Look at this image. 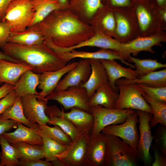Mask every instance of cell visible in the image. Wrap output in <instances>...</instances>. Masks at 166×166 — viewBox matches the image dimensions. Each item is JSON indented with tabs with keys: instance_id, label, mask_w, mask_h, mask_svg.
I'll return each instance as SVG.
<instances>
[{
	"instance_id": "7402d4cb",
	"label": "cell",
	"mask_w": 166,
	"mask_h": 166,
	"mask_svg": "<svg viewBox=\"0 0 166 166\" xmlns=\"http://www.w3.org/2000/svg\"><path fill=\"white\" fill-rule=\"evenodd\" d=\"M108 77L109 83L116 92L118 89L115 82L116 81L122 77L127 79H133L139 77L136 70L126 68L122 66L115 60H100Z\"/></svg>"
},
{
	"instance_id": "1f68e13d",
	"label": "cell",
	"mask_w": 166,
	"mask_h": 166,
	"mask_svg": "<svg viewBox=\"0 0 166 166\" xmlns=\"http://www.w3.org/2000/svg\"><path fill=\"white\" fill-rule=\"evenodd\" d=\"M31 1L34 15L30 27L43 20L54 10L61 9L57 0H32Z\"/></svg>"
},
{
	"instance_id": "74e56055",
	"label": "cell",
	"mask_w": 166,
	"mask_h": 166,
	"mask_svg": "<svg viewBox=\"0 0 166 166\" xmlns=\"http://www.w3.org/2000/svg\"><path fill=\"white\" fill-rule=\"evenodd\" d=\"M38 130L45 136L60 143L69 145L72 142L70 137L58 126L50 127L46 124L39 125Z\"/></svg>"
},
{
	"instance_id": "2e32d148",
	"label": "cell",
	"mask_w": 166,
	"mask_h": 166,
	"mask_svg": "<svg viewBox=\"0 0 166 166\" xmlns=\"http://www.w3.org/2000/svg\"><path fill=\"white\" fill-rule=\"evenodd\" d=\"M94 31L95 34L92 37L77 45L69 48H63L53 44L52 48L56 52H64L84 47H95L117 51L121 54V43L101 32Z\"/></svg>"
},
{
	"instance_id": "681fc988",
	"label": "cell",
	"mask_w": 166,
	"mask_h": 166,
	"mask_svg": "<svg viewBox=\"0 0 166 166\" xmlns=\"http://www.w3.org/2000/svg\"><path fill=\"white\" fill-rule=\"evenodd\" d=\"M12 0H0V22L2 21L9 5Z\"/></svg>"
},
{
	"instance_id": "ab89813d",
	"label": "cell",
	"mask_w": 166,
	"mask_h": 166,
	"mask_svg": "<svg viewBox=\"0 0 166 166\" xmlns=\"http://www.w3.org/2000/svg\"><path fill=\"white\" fill-rule=\"evenodd\" d=\"M147 94L157 100L166 103V86L156 87L137 84Z\"/></svg>"
},
{
	"instance_id": "8fae6325",
	"label": "cell",
	"mask_w": 166,
	"mask_h": 166,
	"mask_svg": "<svg viewBox=\"0 0 166 166\" xmlns=\"http://www.w3.org/2000/svg\"><path fill=\"white\" fill-rule=\"evenodd\" d=\"M90 132L80 133L66 150L56 156L64 166H85V160Z\"/></svg>"
},
{
	"instance_id": "44dd1931",
	"label": "cell",
	"mask_w": 166,
	"mask_h": 166,
	"mask_svg": "<svg viewBox=\"0 0 166 166\" xmlns=\"http://www.w3.org/2000/svg\"><path fill=\"white\" fill-rule=\"evenodd\" d=\"M89 24L94 31L101 32L114 38L116 22L113 10L103 6L97 11Z\"/></svg>"
},
{
	"instance_id": "f1b7e54d",
	"label": "cell",
	"mask_w": 166,
	"mask_h": 166,
	"mask_svg": "<svg viewBox=\"0 0 166 166\" xmlns=\"http://www.w3.org/2000/svg\"><path fill=\"white\" fill-rule=\"evenodd\" d=\"M115 83L116 85L119 84L136 83L156 87L166 86V69L154 71L133 79H119L116 81Z\"/></svg>"
},
{
	"instance_id": "60d3db41",
	"label": "cell",
	"mask_w": 166,
	"mask_h": 166,
	"mask_svg": "<svg viewBox=\"0 0 166 166\" xmlns=\"http://www.w3.org/2000/svg\"><path fill=\"white\" fill-rule=\"evenodd\" d=\"M153 136L155 142L154 145L166 155V125L160 124L156 129Z\"/></svg>"
},
{
	"instance_id": "f35d334b",
	"label": "cell",
	"mask_w": 166,
	"mask_h": 166,
	"mask_svg": "<svg viewBox=\"0 0 166 166\" xmlns=\"http://www.w3.org/2000/svg\"><path fill=\"white\" fill-rule=\"evenodd\" d=\"M46 115L49 119L48 124L58 126L69 136L72 141L74 140L80 133L74 125L66 119L51 114Z\"/></svg>"
},
{
	"instance_id": "d4e9b609",
	"label": "cell",
	"mask_w": 166,
	"mask_h": 166,
	"mask_svg": "<svg viewBox=\"0 0 166 166\" xmlns=\"http://www.w3.org/2000/svg\"><path fill=\"white\" fill-rule=\"evenodd\" d=\"M91 73L88 80L81 85L86 89L89 99L102 85L109 82L105 70L99 60L90 59Z\"/></svg>"
},
{
	"instance_id": "836d02e7",
	"label": "cell",
	"mask_w": 166,
	"mask_h": 166,
	"mask_svg": "<svg viewBox=\"0 0 166 166\" xmlns=\"http://www.w3.org/2000/svg\"><path fill=\"white\" fill-rule=\"evenodd\" d=\"M142 96L152 110L153 116L149 123L150 127H154L159 123L166 125V103L155 100L144 92Z\"/></svg>"
},
{
	"instance_id": "7a4b0ae2",
	"label": "cell",
	"mask_w": 166,
	"mask_h": 166,
	"mask_svg": "<svg viewBox=\"0 0 166 166\" xmlns=\"http://www.w3.org/2000/svg\"><path fill=\"white\" fill-rule=\"evenodd\" d=\"M1 49L6 55L16 62L28 65L32 71L38 74L57 70L67 64L53 49L43 42L26 45L7 42Z\"/></svg>"
},
{
	"instance_id": "cb8c5ba5",
	"label": "cell",
	"mask_w": 166,
	"mask_h": 166,
	"mask_svg": "<svg viewBox=\"0 0 166 166\" xmlns=\"http://www.w3.org/2000/svg\"><path fill=\"white\" fill-rule=\"evenodd\" d=\"M103 6L101 0H69L68 9L83 22L89 24L95 14Z\"/></svg>"
},
{
	"instance_id": "f546056e",
	"label": "cell",
	"mask_w": 166,
	"mask_h": 166,
	"mask_svg": "<svg viewBox=\"0 0 166 166\" xmlns=\"http://www.w3.org/2000/svg\"><path fill=\"white\" fill-rule=\"evenodd\" d=\"M15 149L20 161H31L45 158L42 145L26 143L10 144Z\"/></svg>"
},
{
	"instance_id": "ac0fdd59",
	"label": "cell",
	"mask_w": 166,
	"mask_h": 166,
	"mask_svg": "<svg viewBox=\"0 0 166 166\" xmlns=\"http://www.w3.org/2000/svg\"><path fill=\"white\" fill-rule=\"evenodd\" d=\"M106 134L102 132L90 135L86 156L85 166H105Z\"/></svg>"
},
{
	"instance_id": "f6af8a7d",
	"label": "cell",
	"mask_w": 166,
	"mask_h": 166,
	"mask_svg": "<svg viewBox=\"0 0 166 166\" xmlns=\"http://www.w3.org/2000/svg\"><path fill=\"white\" fill-rule=\"evenodd\" d=\"M11 31L7 24L5 22H0V47L1 48L7 42Z\"/></svg>"
},
{
	"instance_id": "db71d44e",
	"label": "cell",
	"mask_w": 166,
	"mask_h": 166,
	"mask_svg": "<svg viewBox=\"0 0 166 166\" xmlns=\"http://www.w3.org/2000/svg\"><path fill=\"white\" fill-rule=\"evenodd\" d=\"M156 2L160 7H166V0H155Z\"/></svg>"
},
{
	"instance_id": "6da1fadb",
	"label": "cell",
	"mask_w": 166,
	"mask_h": 166,
	"mask_svg": "<svg viewBox=\"0 0 166 166\" xmlns=\"http://www.w3.org/2000/svg\"><path fill=\"white\" fill-rule=\"evenodd\" d=\"M38 31L45 40L63 48L78 45L92 37L95 31L69 9H58L45 19L30 27Z\"/></svg>"
},
{
	"instance_id": "e0dca14e",
	"label": "cell",
	"mask_w": 166,
	"mask_h": 166,
	"mask_svg": "<svg viewBox=\"0 0 166 166\" xmlns=\"http://www.w3.org/2000/svg\"><path fill=\"white\" fill-rule=\"evenodd\" d=\"M91 70L90 59H81L77 66L69 71L61 79L54 91L65 90L71 87L80 85L88 80Z\"/></svg>"
},
{
	"instance_id": "4316f807",
	"label": "cell",
	"mask_w": 166,
	"mask_h": 166,
	"mask_svg": "<svg viewBox=\"0 0 166 166\" xmlns=\"http://www.w3.org/2000/svg\"><path fill=\"white\" fill-rule=\"evenodd\" d=\"M118 96L109 82L105 83L97 88L94 94L89 99V107L100 105L110 109L115 108Z\"/></svg>"
},
{
	"instance_id": "ee69618b",
	"label": "cell",
	"mask_w": 166,
	"mask_h": 166,
	"mask_svg": "<svg viewBox=\"0 0 166 166\" xmlns=\"http://www.w3.org/2000/svg\"><path fill=\"white\" fill-rule=\"evenodd\" d=\"M151 147L154 152V160L152 163V166H166V155L160 151L154 145Z\"/></svg>"
},
{
	"instance_id": "b9f144b4",
	"label": "cell",
	"mask_w": 166,
	"mask_h": 166,
	"mask_svg": "<svg viewBox=\"0 0 166 166\" xmlns=\"http://www.w3.org/2000/svg\"><path fill=\"white\" fill-rule=\"evenodd\" d=\"M103 6L113 9L123 8H132L135 0H101Z\"/></svg>"
},
{
	"instance_id": "ba28073f",
	"label": "cell",
	"mask_w": 166,
	"mask_h": 166,
	"mask_svg": "<svg viewBox=\"0 0 166 166\" xmlns=\"http://www.w3.org/2000/svg\"><path fill=\"white\" fill-rule=\"evenodd\" d=\"M116 19L114 38L126 43L139 36L138 25L132 8L113 9Z\"/></svg>"
},
{
	"instance_id": "4dcf8cb0",
	"label": "cell",
	"mask_w": 166,
	"mask_h": 166,
	"mask_svg": "<svg viewBox=\"0 0 166 166\" xmlns=\"http://www.w3.org/2000/svg\"><path fill=\"white\" fill-rule=\"evenodd\" d=\"M44 41V38L40 33L31 27H28L23 31L11 32L7 42L31 45L43 43Z\"/></svg>"
},
{
	"instance_id": "5b68a950",
	"label": "cell",
	"mask_w": 166,
	"mask_h": 166,
	"mask_svg": "<svg viewBox=\"0 0 166 166\" xmlns=\"http://www.w3.org/2000/svg\"><path fill=\"white\" fill-rule=\"evenodd\" d=\"M34 15L31 0H14L9 4L2 21L11 32L24 30L31 25Z\"/></svg>"
},
{
	"instance_id": "277c9868",
	"label": "cell",
	"mask_w": 166,
	"mask_h": 166,
	"mask_svg": "<svg viewBox=\"0 0 166 166\" xmlns=\"http://www.w3.org/2000/svg\"><path fill=\"white\" fill-rule=\"evenodd\" d=\"M105 166H135L140 158L138 154L120 138L106 134Z\"/></svg>"
},
{
	"instance_id": "4fadbf2b",
	"label": "cell",
	"mask_w": 166,
	"mask_h": 166,
	"mask_svg": "<svg viewBox=\"0 0 166 166\" xmlns=\"http://www.w3.org/2000/svg\"><path fill=\"white\" fill-rule=\"evenodd\" d=\"M139 119L140 131L137 151L140 158L144 165H151L152 158L150 153V149L153 140L149 123L152 117V113L136 110Z\"/></svg>"
},
{
	"instance_id": "484cf974",
	"label": "cell",
	"mask_w": 166,
	"mask_h": 166,
	"mask_svg": "<svg viewBox=\"0 0 166 166\" xmlns=\"http://www.w3.org/2000/svg\"><path fill=\"white\" fill-rule=\"evenodd\" d=\"M29 70L31 68L24 64L0 59V85L7 83L14 86L22 75Z\"/></svg>"
},
{
	"instance_id": "9c48e42d",
	"label": "cell",
	"mask_w": 166,
	"mask_h": 166,
	"mask_svg": "<svg viewBox=\"0 0 166 166\" xmlns=\"http://www.w3.org/2000/svg\"><path fill=\"white\" fill-rule=\"evenodd\" d=\"M45 98L48 101H56L65 110L76 107L90 112L86 91L81 85L71 87L65 90L54 91Z\"/></svg>"
},
{
	"instance_id": "7dc6e473",
	"label": "cell",
	"mask_w": 166,
	"mask_h": 166,
	"mask_svg": "<svg viewBox=\"0 0 166 166\" xmlns=\"http://www.w3.org/2000/svg\"><path fill=\"white\" fill-rule=\"evenodd\" d=\"M19 166H52V165L51 161L40 159L31 161H20Z\"/></svg>"
},
{
	"instance_id": "c3c4849f",
	"label": "cell",
	"mask_w": 166,
	"mask_h": 166,
	"mask_svg": "<svg viewBox=\"0 0 166 166\" xmlns=\"http://www.w3.org/2000/svg\"><path fill=\"white\" fill-rule=\"evenodd\" d=\"M14 86L7 83H4L0 86V100L10 92L14 89Z\"/></svg>"
},
{
	"instance_id": "603a6c76",
	"label": "cell",
	"mask_w": 166,
	"mask_h": 166,
	"mask_svg": "<svg viewBox=\"0 0 166 166\" xmlns=\"http://www.w3.org/2000/svg\"><path fill=\"white\" fill-rule=\"evenodd\" d=\"M38 130L18 122L14 131L10 132H6L2 135L10 144L26 143L42 145V139L38 133Z\"/></svg>"
},
{
	"instance_id": "ffe728a7",
	"label": "cell",
	"mask_w": 166,
	"mask_h": 166,
	"mask_svg": "<svg viewBox=\"0 0 166 166\" xmlns=\"http://www.w3.org/2000/svg\"><path fill=\"white\" fill-rule=\"evenodd\" d=\"M67 63L71 60L76 58L97 60H119L123 64L131 67L133 65L124 60L120 52L117 51L101 49L93 52L77 51L74 49L64 52H56Z\"/></svg>"
},
{
	"instance_id": "8d00e7d4",
	"label": "cell",
	"mask_w": 166,
	"mask_h": 166,
	"mask_svg": "<svg viewBox=\"0 0 166 166\" xmlns=\"http://www.w3.org/2000/svg\"><path fill=\"white\" fill-rule=\"evenodd\" d=\"M127 60L129 62H133L139 76H143L155 71L157 69L165 68L166 64L158 62L156 59H140L130 55Z\"/></svg>"
},
{
	"instance_id": "3957f363",
	"label": "cell",
	"mask_w": 166,
	"mask_h": 166,
	"mask_svg": "<svg viewBox=\"0 0 166 166\" xmlns=\"http://www.w3.org/2000/svg\"><path fill=\"white\" fill-rule=\"evenodd\" d=\"M133 9L139 36L149 35L166 29V23L159 16L155 0H135Z\"/></svg>"
},
{
	"instance_id": "f907efd6",
	"label": "cell",
	"mask_w": 166,
	"mask_h": 166,
	"mask_svg": "<svg viewBox=\"0 0 166 166\" xmlns=\"http://www.w3.org/2000/svg\"><path fill=\"white\" fill-rule=\"evenodd\" d=\"M158 12L159 16L162 20L166 23V7H159Z\"/></svg>"
},
{
	"instance_id": "52a82bcc",
	"label": "cell",
	"mask_w": 166,
	"mask_h": 166,
	"mask_svg": "<svg viewBox=\"0 0 166 166\" xmlns=\"http://www.w3.org/2000/svg\"><path fill=\"white\" fill-rule=\"evenodd\" d=\"M119 91L115 108L130 109L152 114L150 105L142 96L144 91L137 84L130 83L116 85Z\"/></svg>"
},
{
	"instance_id": "d6a6232c",
	"label": "cell",
	"mask_w": 166,
	"mask_h": 166,
	"mask_svg": "<svg viewBox=\"0 0 166 166\" xmlns=\"http://www.w3.org/2000/svg\"><path fill=\"white\" fill-rule=\"evenodd\" d=\"M0 117L4 119L13 120L36 130L38 129L37 124L30 121L25 116L21 98L18 97L12 105L0 115Z\"/></svg>"
},
{
	"instance_id": "e575fe53",
	"label": "cell",
	"mask_w": 166,
	"mask_h": 166,
	"mask_svg": "<svg viewBox=\"0 0 166 166\" xmlns=\"http://www.w3.org/2000/svg\"><path fill=\"white\" fill-rule=\"evenodd\" d=\"M0 145L2 148L0 166L19 165L20 160L15 149L2 135L0 136Z\"/></svg>"
},
{
	"instance_id": "bcb514c9",
	"label": "cell",
	"mask_w": 166,
	"mask_h": 166,
	"mask_svg": "<svg viewBox=\"0 0 166 166\" xmlns=\"http://www.w3.org/2000/svg\"><path fill=\"white\" fill-rule=\"evenodd\" d=\"M17 123L13 120L4 119L0 117V136L13 128H16Z\"/></svg>"
},
{
	"instance_id": "9a60e30c",
	"label": "cell",
	"mask_w": 166,
	"mask_h": 166,
	"mask_svg": "<svg viewBox=\"0 0 166 166\" xmlns=\"http://www.w3.org/2000/svg\"><path fill=\"white\" fill-rule=\"evenodd\" d=\"M23 111L26 118L39 125L48 124L49 117L45 112L48 100L38 98L37 95H28L20 97Z\"/></svg>"
},
{
	"instance_id": "11a10c76",
	"label": "cell",
	"mask_w": 166,
	"mask_h": 166,
	"mask_svg": "<svg viewBox=\"0 0 166 166\" xmlns=\"http://www.w3.org/2000/svg\"><path fill=\"white\" fill-rule=\"evenodd\" d=\"M1 152H0V160L1 159Z\"/></svg>"
},
{
	"instance_id": "83f0119b",
	"label": "cell",
	"mask_w": 166,
	"mask_h": 166,
	"mask_svg": "<svg viewBox=\"0 0 166 166\" xmlns=\"http://www.w3.org/2000/svg\"><path fill=\"white\" fill-rule=\"evenodd\" d=\"M40 74L31 70L23 73L15 84L14 90L17 96L21 97L28 95H37L36 88L39 84Z\"/></svg>"
},
{
	"instance_id": "9f6ffc18",
	"label": "cell",
	"mask_w": 166,
	"mask_h": 166,
	"mask_svg": "<svg viewBox=\"0 0 166 166\" xmlns=\"http://www.w3.org/2000/svg\"></svg>"
},
{
	"instance_id": "7bdbcfd3",
	"label": "cell",
	"mask_w": 166,
	"mask_h": 166,
	"mask_svg": "<svg viewBox=\"0 0 166 166\" xmlns=\"http://www.w3.org/2000/svg\"><path fill=\"white\" fill-rule=\"evenodd\" d=\"M18 97L13 90L0 100V115L7 108L12 105Z\"/></svg>"
},
{
	"instance_id": "8992f818",
	"label": "cell",
	"mask_w": 166,
	"mask_h": 166,
	"mask_svg": "<svg viewBox=\"0 0 166 166\" xmlns=\"http://www.w3.org/2000/svg\"><path fill=\"white\" fill-rule=\"evenodd\" d=\"M135 111L130 109H110L100 105L90 107V112L94 119L93 125L90 134L100 133L106 126L124 122L128 116Z\"/></svg>"
},
{
	"instance_id": "816d5d0a",
	"label": "cell",
	"mask_w": 166,
	"mask_h": 166,
	"mask_svg": "<svg viewBox=\"0 0 166 166\" xmlns=\"http://www.w3.org/2000/svg\"><path fill=\"white\" fill-rule=\"evenodd\" d=\"M61 9H68L69 4V0H57Z\"/></svg>"
},
{
	"instance_id": "5bb4252c",
	"label": "cell",
	"mask_w": 166,
	"mask_h": 166,
	"mask_svg": "<svg viewBox=\"0 0 166 166\" xmlns=\"http://www.w3.org/2000/svg\"><path fill=\"white\" fill-rule=\"evenodd\" d=\"M61 109V110L55 105L47 106L45 112L46 114L61 117L69 121L80 133L90 132L94 123L93 116L90 112L76 107L71 109L68 112Z\"/></svg>"
},
{
	"instance_id": "30bf717a",
	"label": "cell",
	"mask_w": 166,
	"mask_h": 166,
	"mask_svg": "<svg viewBox=\"0 0 166 166\" xmlns=\"http://www.w3.org/2000/svg\"><path fill=\"white\" fill-rule=\"evenodd\" d=\"M139 122L136 111L129 115L123 123L112 124L104 128L101 132L118 137L127 143L138 153L137 147L139 137L137 123Z\"/></svg>"
},
{
	"instance_id": "d590c367",
	"label": "cell",
	"mask_w": 166,
	"mask_h": 166,
	"mask_svg": "<svg viewBox=\"0 0 166 166\" xmlns=\"http://www.w3.org/2000/svg\"><path fill=\"white\" fill-rule=\"evenodd\" d=\"M43 141L42 146L45 152V160L51 161L57 159L56 156L64 152L69 145H63L45 136L38 130Z\"/></svg>"
},
{
	"instance_id": "d6986e66",
	"label": "cell",
	"mask_w": 166,
	"mask_h": 166,
	"mask_svg": "<svg viewBox=\"0 0 166 166\" xmlns=\"http://www.w3.org/2000/svg\"><path fill=\"white\" fill-rule=\"evenodd\" d=\"M78 62L74 61L57 70L46 71L40 74L39 84L38 87L41 91L38 93V98H45L52 93L62 77L76 67Z\"/></svg>"
},
{
	"instance_id": "7c38bea8",
	"label": "cell",
	"mask_w": 166,
	"mask_h": 166,
	"mask_svg": "<svg viewBox=\"0 0 166 166\" xmlns=\"http://www.w3.org/2000/svg\"><path fill=\"white\" fill-rule=\"evenodd\" d=\"M166 41V34L163 30L148 36H139L129 42L121 43V54L126 61L131 54L136 56L142 51L153 53L155 52L152 47L155 45L161 46V42Z\"/></svg>"
},
{
	"instance_id": "f5cc1de1",
	"label": "cell",
	"mask_w": 166,
	"mask_h": 166,
	"mask_svg": "<svg viewBox=\"0 0 166 166\" xmlns=\"http://www.w3.org/2000/svg\"><path fill=\"white\" fill-rule=\"evenodd\" d=\"M3 59L8 61H10L15 62H16L12 58L6 55L2 50L0 47V59Z\"/></svg>"
}]
</instances>
